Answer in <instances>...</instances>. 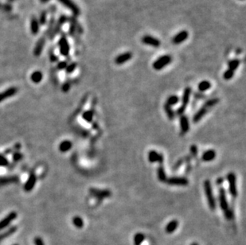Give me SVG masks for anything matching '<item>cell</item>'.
Segmentation results:
<instances>
[{
	"label": "cell",
	"instance_id": "6da1fadb",
	"mask_svg": "<svg viewBox=\"0 0 246 245\" xmlns=\"http://www.w3.org/2000/svg\"><path fill=\"white\" fill-rule=\"evenodd\" d=\"M218 102H219V99L218 98L210 99V100H209L208 101H206V103L203 104L202 107L200 108V109L194 114V117H193V122H194V123L199 122V121L201 120V119L206 116V113L209 112V109L213 108V106H215Z\"/></svg>",
	"mask_w": 246,
	"mask_h": 245
},
{
	"label": "cell",
	"instance_id": "7a4b0ae2",
	"mask_svg": "<svg viewBox=\"0 0 246 245\" xmlns=\"http://www.w3.org/2000/svg\"><path fill=\"white\" fill-rule=\"evenodd\" d=\"M204 191L209 208L211 210H215L217 207V202L215 197L213 196L211 182L209 180H206L204 182Z\"/></svg>",
	"mask_w": 246,
	"mask_h": 245
},
{
	"label": "cell",
	"instance_id": "3957f363",
	"mask_svg": "<svg viewBox=\"0 0 246 245\" xmlns=\"http://www.w3.org/2000/svg\"><path fill=\"white\" fill-rule=\"evenodd\" d=\"M191 93H192V89H191V88L190 87H187L185 89H184L183 95H182V104L181 106L178 108V110H177V114L179 115V116L183 115L184 112L186 111L187 105H188L189 102H190Z\"/></svg>",
	"mask_w": 246,
	"mask_h": 245
},
{
	"label": "cell",
	"instance_id": "277c9868",
	"mask_svg": "<svg viewBox=\"0 0 246 245\" xmlns=\"http://www.w3.org/2000/svg\"><path fill=\"white\" fill-rule=\"evenodd\" d=\"M227 181L229 183V192L233 198L238 196V188H237V177L233 172H230L226 176Z\"/></svg>",
	"mask_w": 246,
	"mask_h": 245
},
{
	"label": "cell",
	"instance_id": "5b68a950",
	"mask_svg": "<svg viewBox=\"0 0 246 245\" xmlns=\"http://www.w3.org/2000/svg\"><path fill=\"white\" fill-rule=\"evenodd\" d=\"M171 61H172V58L170 55H163V56H161L160 58L154 61L152 66H153V68L155 70L159 71V70L165 68L167 65H169Z\"/></svg>",
	"mask_w": 246,
	"mask_h": 245
},
{
	"label": "cell",
	"instance_id": "8992f818",
	"mask_svg": "<svg viewBox=\"0 0 246 245\" xmlns=\"http://www.w3.org/2000/svg\"><path fill=\"white\" fill-rule=\"evenodd\" d=\"M218 201H219V204H220L221 209L223 210L224 212L226 211V210L229 208L228 200H227L226 197V192H225V189H224L223 187H221L220 189H219V192H218Z\"/></svg>",
	"mask_w": 246,
	"mask_h": 245
},
{
	"label": "cell",
	"instance_id": "52a82bcc",
	"mask_svg": "<svg viewBox=\"0 0 246 245\" xmlns=\"http://www.w3.org/2000/svg\"><path fill=\"white\" fill-rule=\"evenodd\" d=\"M91 195H93V197L97 198L98 200H102L104 198H109L112 195L111 192L108 189H95V188H91L89 189Z\"/></svg>",
	"mask_w": 246,
	"mask_h": 245
},
{
	"label": "cell",
	"instance_id": "ba28073f",
	"mask_svg": "<svg viewBox=\"0 0 246 245\" xmlns=\"http://www.w3.org/2000/svg\"><path fill=\"white\" fill-rule=\"evenodd\" d=\"M166 183L170 186H187L189 184L188 179L184 177H172L167 178Z\"/></svg>",
	"mask_w": 246,
	"mask_h": 245
},
{
	"label": "cell",
	"instance_id": "9c48e42d",
	"mask_svg": "<svg viewBox=\"0 0 246 245\" xmlns=\"http://www.w3.org/2000/svg\"><path fill=\"white\" fill-rule=\"evenodd\" d=\"M141 41L145 45L153 46L155 48L159 47L161 45V42L159 38H156L151 36V35H145L142 38Z\"/></svg>",
	"mask_w": 246,
	"mask_h": 245
},
{
	"label": "cell",
	"instance_id": "30bf717a",
	"mask_svg": "<svg viewBox=\"0 0 246 245\" xmlns=\"http://www.w3.org/2000/svg\"><path fill=\"white\" fill-rule=\"evenodd\" d=\"M62 5L65 6V7H67L68 9H69L74 15L77 16L80 14V10L78 7V6L77 4L74 3V2H73L72 0H58Z\"/></svg>",
	"mask_w": 246,
	"mask_h": 245
},
{
	"label": "cell",
	"instance_id": "8fae6325",
	"mask_svg": "<svg viewBox=\"0 0 246 245\" xmlns=\"http://www.w3.org/2000/svg\"><path fill=\"white\" fill-rule=\"evenodd\" d=\"M59 49H60V52H61V54L63 55V56L67 57L69 54V50H70L69 44L68 40L66 39V38L64 37V36L61 37L59 41Z\"/></svg>",
	"mask_w": 246,
	"mask_h": 245
},
{
	"label": "cell",
	"instance_id": "7c38bea8",
	"mask_svg": "<svg viewBox=\"0 0 246 245\" xmlns=\"http://www.w3.org/2000/svg\"><path fill=\"white\" fill-rule=\"evenodd\" d=\"M148 161L151 163L159 162V164H160L163 163L164 157L162 154L156 151H150L148 152Z\"/></svg>",
	"mask_w": 246,
	"mask_h": 245
},
{
	"label": "cell",
	"instance_id": "4fadbf2b",
	"mask_svg": "<svg viewBox=\"0 0 246 245\" xmlns=\"http://www.w3.org/2000/svg\"><path fill=\"white\" fill-rule=\"evenodd\" d=\"M133 54L132 52H123L121 54L118 55L115 59V63L116 65H123V64L126 63L127 61H129L132 58Z\"/></svg>",
	"mask_w": 246,
	"mask_h": 245
},
{
	"label": "cell",
	"instance_id": "5bb4252c",
	"mask_svg": "<svg viewBox=\"0 0 246 245\" xmlns=\"http://www.w3.org/2000/svg\"><path fill=\"white\" fill-rule=\"evenodd\" d=\"M189 37V33L187 30H182V31L178 32L175 37L173 38L172 42L175 45H179V44L185 42Z\"/></svg>",
	"mask_w": 246,
	"mask_h": 245
},
{
	"label": "cell",
	"instance_id": "9a60e30c",
	"mask_svg": "<svg viewBox=\"0 0 246 245\" xmlns=\"http://www.w3.org/2000/svg\"><path fill=\"white\" fill-rule=\"evenodd\" d=\"M180 122V129H181V135L187 133L190 130V122H189L188 117L185 115L180 116L179 119Z\"/></svg>",
	"mask_w": 246,
	"mask_h": 245
},
{
	"label": "cell",
	"instance_id": "2e32d148",
	"mask_svg": "<svg viewBox=\"0 0 246 245\" xmlns=\"http://www.w3.org/2000/svg\"><path fill=\"white\" fill-rule=\"evenodd\" d=\"M18 217V214L15 212H11V213H9L7 217L4 219H3L2 221H0V230L3 229L5 228H7L9 224H11L14 219H16V217Z\"/></svg>",
	"mask_w": 246,
	"mask_h": 245
},
{
	"label": "cell",
	"instance_id": "e0dca14e",
	"mask_svg": "<svg viewBox=\"0 0 246 245\" xmlns=\"http://www.w3.org/2000/svg\"><path fill=\"white\" fill-rule=\"evenodd\" d=\"M36 182H37V178L35 176L33 173H31L30 176L29 177L28 180L27 182H26L24 186V189L26 191V192H29V191L32 190L34 187L35 184H36Z\"/></svg>",
	"mask_w": 246,
	"mask_h": 245
},
{
	"label": "cell",
	"instance_id": "ac0fdd59",
	"mask_svg": "<svg viewBox=\"0 0 246 245\" xmlns=\"http://www.w3.org/2000/svg\"><path fill=\"white\" fill-rule=\"evenodd\" d=\"M215 158H216V151L213 150H208L202 154V160L203 162H208L213 161V159H215Z\"/></svg>",
	"mask_w": 246,
	"mask_h": 245
},
{
	"label": "cell",
	"instance_id": "d6986e66",
	"mask_svg": "<svg viewBox=\"0 0 246 245\" xmlns=\"http://www.w3.org/2000/svg\"><path fill=\"white\" fill-rule=\"evenodd\" d=\"M157 175H158V178L160 182H166L167 179V174L166 172H165V169H164V166L163 163H160L159 165V167L157 169Z\"/></svg>",
	"mask_w": 246,
	"mask_h": 245
},
{
	"label": "cell",
	"instance_id": "ffe728a7",
	"mask_svg": "<svg viewBox=\"0 0 246 245\" xmlns=\"http://www.w3.org/2000/svg\"><path fill=\"white\" fill-rule=\"evenodd\" d=\"M16 92H17V89H16L15 88H11L6 90L3 92L0 93V102L9 98V97H11V96H14Z\"/></svg>",
	"mask_w": 246,
	"mask_h": 245
},
{
	"label": "cell",
	"instance_id": "44dd1931",
	"mask_svg": "<svg viewBox=\"0 0 246 245\" xmlns=\"http://www.w3.org/2000/svg\"><path fill=\"white\" fill-rule=\"evenodd\" d=\"M178 221L177 220H173V221H170L167 224V225L166 226V232L167 233H173L175 230L178 228Z\"/></svg>",
	"mask_w": 246,
	"mask_h": 245
},
{
	"label": "cell",
	"instance_id": "7402d4cb",
	"mask_svg": "<svg viewBox=\"0 0 246 245\" xmlns=\"http://www.w3.org/2000/svg\"><path fill=\"white\" fill-rule=\"evenodd\" d=\"M72 146H73V144H72L71 141H69V140H65V141H63V142H61V143H60L59 151H61V152H67V151H69L70 149L72 148Z\"/></svg>",
	"mask_w": 246,
	"mask_h": 245
},
{
	"label": "cell",
	"instance_id": "603a6c76",
	"mask_svg": "<svg viewBox=\"0 0 246 245\" xmlns=\"http://www.w3.org/2000/svg\"><path fill=\"white\" fill-rule=\"evenodd\" d=\"M44 44H45V39L44 38H40L38 40V42H37L36 46H35L34 48V51H33V53H34L35 56H39L42 52V49H43V46Z\"/></svg>",
	"mask_w": 246,
	"mask_h": 245
},
{
	"label": "cell",
	"instance_id": "cb8c5ba5",
	"mask_svg": "<svg viewBox=\"0 0 246 245\" xmlns=\"http://www.w3.org/2000/svg\"><path fill=\"white\" fill-rule=\"evenodd\" d=\"M198 90L200 92H204L209 90L211 88V83L208 81H202L198 84Z\"/></svg>",
	"mask_w": 246,
	"mask_h": 245
},
{
	"label": "cell",
	"instance_id": "d4e9b609",
	"mask_svg": "<svg viewBox=\"0 0 246 245\" xmlns=\"http://www.w3.org/2000/svg\"><path fill=\"white\" fill-rule=\"evenodd\" d=\"M42 77H43V74L42 73V72L40 71H35L32 73L31 77V81H33V83L35 84H38V83H40L42 80Z\"/></svg>",
	"mask_w": 246,
	"mask_h": 245
},
{
	"label": "cell",
	"instance_id": "484cf974",
	"mask_svg": "<svg viewBox=\"0 0 246 245\" xmlns=\"http://www.w3.org/2000/svg\"><path fill=\"white\" fill-rule=\"evenodd\" d=\"M163 108H164V110H165V112H166V114H167V116L168 119H169L170 120H173V119H175V112L173 111V109L171 108V106L168 104H167V103H165L163 106Z\"/></svg>",
	"mask_w": 246,
	"mask_h": 245
},
{
	"label": "cell",
	"instance_id": "4316f807",
	"mask_svg": "<svg viewBox=\"0 0 246 245\" xmlns=\"http://www.w3.org/2000/svg\"><path fill=\"white\" fill-rule=\"evenodd\" d=\"M240 64H241V61H240V60H238V59L231 60V61H229V63H228V65H229V68H228V69L231 70V71H233V72H235V71L238 69V66L240 65Z\"/></svg>",
	"mask_w": 246,
	"mask_h": 245
},
{
	"label": "cell",
	"instance_id": "83f0119b",
	"mask_svg": "<svg viewBox=\"0 0 246 245\" xmlns=\"http://www.w3.org/2000/svg\"><path fill=\"white\" fill-rule=\"evenodd\" d=\"M93 116H94V111L93 110L85 111L82 114V118L88 122H91L93 121Z\"/></svg>",
	"mask_w": 246,
	"mask_h": 245
},
{
	"label": "cell",
	"instance_id": "f1b7e54d",
	"mask_svg": "<svg viewBox=\"0 0 246 245\" xmlns=\"http://www.w3.org/2000/svg\"><path fill=\"white\" fill-rule=\"evenodd\" d=\"M16 230H17V227H11V228H9L7 231L4 232L2 233V234H0V242L2 241V240H3L4 239L7 238V237H8V236L14 234V233L16 232Z\"/></svg>",
	"mask_w": 246,
	"mask_h": 245
},
{
	"label": "cell",
	"instance_id": "f546056e",
	"mask_svg": "<svg viewBox=\"0 0 246 245\" xmlns=\"http://www.w3.org/2000/svg\"><path fill=\"white\" fill-rule=\"evenodd\" d=\"M178 102H179V97H178V96H176V95H172V96H170L169 97H168L165 103L170 105L171 107V106H174V105L177 104Z\"/></svg>",
	"mask_w": 246,
	"mask_h": 245
},
{
	"label": "cell",
	"instance_id": "4dcf8cb0",
	"mask_svg": "<svg viewBox=\"0 0 246 245\" xmlns=\"http://www.w3.org/2000/svg\"><path fill=\"white\" fill-rule=\"evenodd\" d=\"M30 28H31V32L33 34H36L38 32L39 25L37 18H32L31 22H30Z\"/></svg>",
	"mask_w": 246,
	"mask_h": 245
},
{
	"label": "cell",
	"instance_id": "1f68e13d",
	"mask_svg": "<svg viewBox=\"0 0 246 245\" xmlns=\"http://www.w3.org/2000/svg\"><path fill=\"white\" fill-rule=\"evenodd\" d=\"M66 20H67V18L65 17V16H61V17L60 18L59 21L58 22V24H57V26L54 27V32H55V33H58V32H59V30H61V26L65 24V22H66Z\"/></svg>",
	"mask_w": 246,
	"mask_h": 245
},
{
	"label": "cell",
	"instance_id": "d6a6232c",
	"mask_svg": "<svg viewBox=\"0 0 246 245\" xmlns=\"http://www.w3.org/2000/svg\"><path fill=\"white\" fill-rule=\"evenodd\" d=\"M73 224H74L75 227H77V228H81L84 226V221L80 218V217H74L73 218Z\"/></svg>",
	"mask_w": 246,
	"mask_h": 245
},
{
	"label": "cell",
	"instance_id": "836d02e7",
	"mask_svg": "<svg viewBox=\"0 0 246 245\" xmlns=\"http://www.w3.org/2000/svg\"><path fill=\"white\" fill-rule=\"evenodd\" d=\"M234 73H235V72H233V71H231V70L229 69L225 70L223 74V78L225 79V81H229V80H231V79L233 77Z\"/></svg>",
	"mask_w": 246,
	"mask_h": 245
},
{
	"label": "cell",
	"instance_id": "e575fe53",
	"mask_svg": "<svg viewBox=\"0 0 246 245\" xmlns=\"http://www.w3.org/2000/svg\"><path fill=\"white\" fill-rule=\"evenodd\" d=\"M77 63H71L67 65L66 68H65L67 73H72L73 72H74V70L77 68Z\"/></svg>",
	"mask_w": 246,
	"mask_h": 245
},
{
	"label": "cell",
	"instance_id": "d590c367",
	"mask_svg": "<svg viewBox=\"0 0 246 245\" xmlns=\"http://www.w3.org/2000/svg\"><path fill=\"white\" fill-rule=\"evenodd\" d=\"M224 214H225V217L227 220H231V219H233V210L229 208H228L226 211L224 212Z\"/></svg>",
	"mask_w": 246,
	"mask_h": 245
},
{
	"label": "cell",
	"instance_id": "8d00e7d4",
	"mask_svg": "<svg viewBox=\"0 0 246 245\" xmlns=\"http://www.w3.org/2000/svg\"><path fill=\"white\" fill-rule=\"evenodd\" d=\"M190 154L194 158H195L197 154V146L192 145L190 147Z\"/></svg>",
	"mask_w": 246,
	"mask_h": 245
},
{
	"label": "cell",
	"instance_id": "74e56055",
	"mask_svg": "<svg viewBox=\"0 0 246 245\" xmlns=\"http://www.w3.org/2000/svg\"><path fill=\"white\" fill-rule=\"evenodd\" d=\"M184 160H185V158H181V159H180V160H178V161L176 162V164H175V166H174V167H173V170H178V169L179 168L180 166H181L182 165V163L184 162Z\"/></svg>",
	"mask_w": 246,
	"mask_h": 245
},
{
	"label": "cell",
	"instance_id": "f35d334b",
	"mask_svg": "<svg viewBox=\"0 0 246 245\" xmlns=\"http://www.w3.org/2000/svg\"><path fill=\"white\" fill-rule=\"evenodd\" d=\"M8 164V161L5 157L0 154V166H5Z\"/></svg>",
	"mask_w": 246,
	"mask_h": 245
},
{
	"label": "cell",
	"instance_id": "ab89813d",
	"mask_svg": "<svg viewBox=\"0 0 246 245\" xmlns=\"http://www.w3.org/2000/svg\"><path fill=\"white\" fill-rule=\"evenodd\" d=\"M70 87H71V84H70V83L65 82V84H63L62 88H61V89H62V91L64 92H67L70 89Z\"/></svg>",
	"mask_w": 246,
	"mask_h": 245
},
{
	"label": "cell",
	"instance_id": "60d3db41",
	"mask_svg": "<svg viewBox=\"0 0 246 245\" xmlns=\"http://www.w3.org/2000/svg\"><path fill=\"white\" fill-rule=\"evenodd\" d=\"M194 98L197 99V100H201V99H205L206 97V95L203 94L202 92H195V93H194Z\"/></svg>",
	"mask_w": 246,
	"mask_h": 245
},
{
	"label": "cell",
	"instance_id": "b9f144b4",
	"mask_svg": "<svg viewBox=\"0 0 246 245\" xmlns=\"http://www.w3.org/2000/svg\"><path fill=\"white\" fill-rule=\"evenodd\" d=\"M67 65H68V64H67L66 61H61V62H59V63H58V69L60 70L65 69V68H66Z\"/></svg>",
	"mask_w": 246,
	"mask_h": 245
},
{
	"label": "cell",
	"instance_id": "7bdbcfd3",
	"mask_svg": "<svg viewBox=\"0 0 246 245\" xmlns=\"http://www.w3.org/2000/svg\"><path fill=\"white\" fill-rule=\"evenodd\" d=\"M34 243L35 245H45L44 244L43 240H42V238L38 237V236L34 238Z\"/></svg>",
	"mask_w": 246,
	"mask_h": 245
},
{
	"label": "cell",
	"instance_id": "ee69618b",
	"mask_svg": "<svg viewBox=\"0 0 246 245\" xmlns=\"http://www.w3.org/2000/svg\"><path fill=\"white\" fill-rule=\"evenodd\" d=\"M45 20H46V14L45 12L42 13V15L40 18V22L41 24H45Z\"/></svg>",
	"mask_w": 246,
	"mask_h": 245
},
{
	"label": "cell",
	"instance_id": "f6af8a7d",
	"mask_svg": "<svg viewBox=\"0 0 246 245\" xmlns=\"http://www.w3.org/2000/svg\"><path fill=\"white\" fill-rule=\"evenodd\" d=\"M22 154H19V153H16V154H14V156H13V158H14V160L15 162L18 161V160H20L22 158Z\"/></svg>",
	"mask_w": 246,
	"mask_h": 245
},
{
	"label": "cell",
	"instance_id": "bcb514c9",
	"mask_svg": "<svg viewBox=\"0 0 246 245\" xmlns=\"http://www.w3.org/2000/svg\"><path fill=\"white\" fill-rule=\"evenodd\" d=\"M223 182H224L223 178H218V180H217V184H218V185H221V184H222Z\"/></svg>",
	"mask_w": 246,
	"mask_h": 245
},
{
	"label": "cell",
	"instance_id": "7dc6e473",
	"mask_svg": "<svg viewBox=\"0 0 246 245\" xmlns=\"http://www.w3.org/2000/svg\"><path fill=\"white\" fill-rule=\"evenodd\" d=\"M41 1H42V2H48L49 0H41Z\"/></svg>",
	"mask_w": 246,
	"mask_h": 245
},
{
	"label": "cell",
	"instance_id": "c3c4849f",
	"mask_svg": "<svg viewBox=\"0 0 246 245\" xmlns=\"http://www.w3.org/2000/svg\"><path fill=\"white\" fill-rule=\"evenodd\" d=\"M14 245H18V244H14Z\"/></svg>",
	"mask_w": 246,
	"mask_h": 245
}]
</instances>
